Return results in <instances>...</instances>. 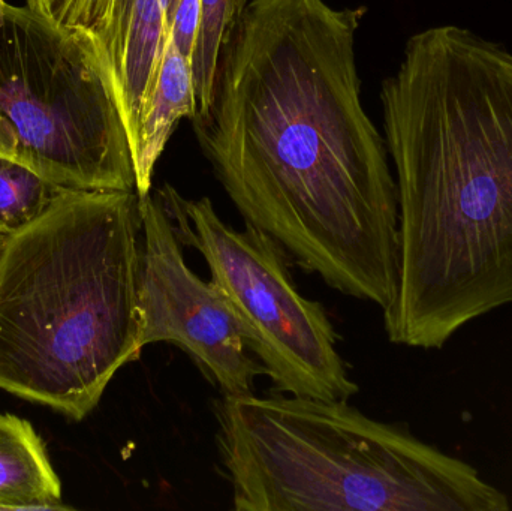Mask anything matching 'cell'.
<instances>
[{
  "mask_svg": "<svg viewBox=\"0 0 512 511\" xmlns=\"http://www.w3.org/2000/svg\"><path fill=\"white\" fill-rule=\"evenodd\" d=\"M364 8L254 0L222 45L198 143L246 224L328 287L384 311L399 279V198L361 102Z\"/></svg>",
  "mask_w": 512,
  "mask_h": 511,
  "instance_id": "6da1fadb",
  "label": "cell"
},
{
  "mask_svg": "<svg viewBox=\"0 0 512 511\" xmlns=\"http://www.w3.org/2000/svg\"><path fill=\"white\" fill-rule=\"evenodd\" d=\"M399 198L391 344L441 350L512 305V53L459 26L406 42L382 83Z\"/></svg>",
  "mask_w": 512,
  "mask_h": 511,
  "instance_id": "7a4b0ae2",
  "label": "cell"
},
{
  "mask_svg": "<svg viewBox=\"0 0 512 511\" xmlns=\"http://www.w3.org/2000/svg\"><path fill=\"white\" fill-rule=\"evenodd\" d=\"M137 192L60 189L0 252V390L86 419L140 359Z\"/></svg>",
  "mask_w": 512,
  "mask_h": 511,
  "instance_id": "3957f363",
  "label": "cell"
},
{
  "mask_svg": "<svg viewBox=\"0 0 512 511\" xmlns=\"http://www.w3.org/2000/svg\"><path fill=\"white\" fill-rule=\"evenodd\" d=\"M222 473L237 511H508L468 462L348 401L224 395Z\"/></svg>",
  "mask_w": 512,
  "mask_h": 511,
  "instance_id": "277c9868",
  "label": "cell"
},
{
  "mask_svg": "<svg viewBox=\"0 0 512 511\" xmlns=\"http://www.w3.org/2000/svg\"><path fill=\"white\" fill-rule=\"evenodd\" d=\"M0 156L60 189L135 192L125 123L89 35L27 5L0 11Z\"/></svg>",
  "mask_w": 512,
  "mask_h": 511,
  "instance_id": "5b68a950",
  "label": "cell"
},
{
  "mask_svg": "<svg viewBox=\"0 0 512 511\" xmlns=\"http://www.w3.org/2000/svg\"><path fill=\"white\" fill-rule=\"evenodd\" d=\"M158 195L182 245L203 255L230 300L274 389L325 401L357 395L327 312L297 290L282 246L252 225L231 227L210 198L188 200L170 185Z\"/></svg>",
  "mask_w": 512,
  "mask_h": 511,
  "instance_id": "8992f818",
  "label": "cell"
},
{
  "mask_svg": "<svg viewBox=\"0 0 512 511\" xmlns=\"http://www.w3.org/2000/svg\"><path fill=\"white\" fill-rule=\"evenodd\" d=\"M138 347L182 348L224 395H248L265 375L224 291L186 264L183 245L158 192L140 198Z\"/></svg>",
  "mask_w": 512,
  "mask_h": 511,
  "instance_id": "52a82bcc",
  "label": "cell"
},
{
  "mask_svg": "<svg viewBox=\"0 0 512 511\" xmlns=\"http://www.w3.org/2000/svg\"><path fill=\"white\" fill-rule=\"evenodd\" d=\"M195 102L192 62L168 39L152 92L147 99L140 135L132 150L135 192L144 198L152 192L153 173L177 123L194 119Z\"/></svg>",
  "mask_w": 512,
  "mask_h": 511,
  "instance_id": "ba28073f",
  "label": "cell"
},
{
  "mask_svg": "<svg viewBox=\"0 0 512 511\" xmlns=\"http://www.w3.org/2000/svg\"><path fill=\"white\" fill-rule=\"evenodd\" d=\"M62 483L27 420L0 413V510H63Z\"/></svg>",
  "mask_w": 512,
  "mask_h": 511,
  "instance_id": "9c48e42d",
  "label": "cell"
},
{
  "mask_svg": "<svg viewBox=\"0 0 512 511\" xmlns=\"http://www.w3.org/2000/svg\"><path fill=\"white\" fill-rule=\"evenodd\" d=\"M254 0H200V23L192 53L195 102L200 116L209 108L216 69L228 32Z\"/></svg>",
  "mask_w": 512,
  "mask_h": 511,
  "instance_id": "30bf717a",
  "label": "cell"
},
{
  "mask_svg": "<svg viewBox=\"0 0 512 511\" xmlns=\"http://www.w3.org/2000/svg\"><path fill=\"white\" fill-rule=\"evenodd\" d=\"M59 191L26 165L0 156V234L9 236L35 221Z\"/></svg>",
  "mask_w": 512,
  "mask_h": 511,
  "instance_id": "8fae6325",
  "label": "cell"
},
{
  "mask_svg": "<svg viewBox=\"0 0 512 511\" xmlns=\"http://www.w3.org/2000/svg\"><path fill=\"white\" fill-rule=\"evenodd\" d=\"M108 0H62L56 23L71 32L95 29L107 11Z\"/></svg>",
  "mask_w": 512,
  "mask_h": 511,
  "instance_id": "7c38bea8",
  "label": "cell"
},
{
  "mask_svg": "<svg viewBox=\"0 0 512 511\" xmlns=\"http://www.w3.org/2000/svg\"><path fill=\"white\" fill-rule=\"evenodd\" d=\"M200 23V0H177L171 21L170 39L183 56L191 59Z\"/></svg>",
  "mask_w": 512,
  "mask_h": 511,
  "instance_id": "4fadbf2b",
  "label": "cell"
},
{
  "mask_svg": "<svg viewBox=\"0 0 512 511\" xmlns=\"http://www.w3.org/2000/svg\"><path fill=\"white\" fill-rule=\"evenodd\" d=\"M3 240H5V236H3V234H0V252H2Z\"/></svg>",
  "mask_w": 512,
  "mask_h": 511,
  "instance_id": "5bb4252c",
  "label": "cell"
},
{
  "mask_svg": "<svg viewBox=\"0 0 512 511\" xmlns=\"http://www.w3.org/2000/svg\"><path fill=\"white\" fill-rule=\"evenodd\" d=\"M6 3V0H0V9L3 8V5H5Z\"/></svg>",
  "mask_w": 512,
  "mask_h": 511,
  "instance_id": "9a60e30c",
  "label": "cell"
},
{
  "mask_svg": "<svg viewBox=\"0 0 512 511\" xmlns=\"http://www.w3.org/2000/svg\"><path fill=\"white\" fill-rule=\"evenodd\" d=\"M108 5H110V0H108V3H107V9H108ZM105 14H107V11H105ZM105 17V15H104ZM102 21V20H101Z\"/></svg>",
  "mask_w": 512,
  "mask_h": 511,
  "instance_id": "2e32d148",
  "label": "cell"
},
{
  "mask_svg": "<svg viewBox=\"0 0 512 511\" xmlns=\"http://www.w3.org/2000/svg\"><path fill=\"white\" fill-rule=\"evenodd\" d=\"M0 11H2V9H0Z\"/></svg>",
  "mask_w": 512,
  "mask_h": 511,
  "instance_id": "e0dca14e",
  "label": "cell"
}]
</instances>
